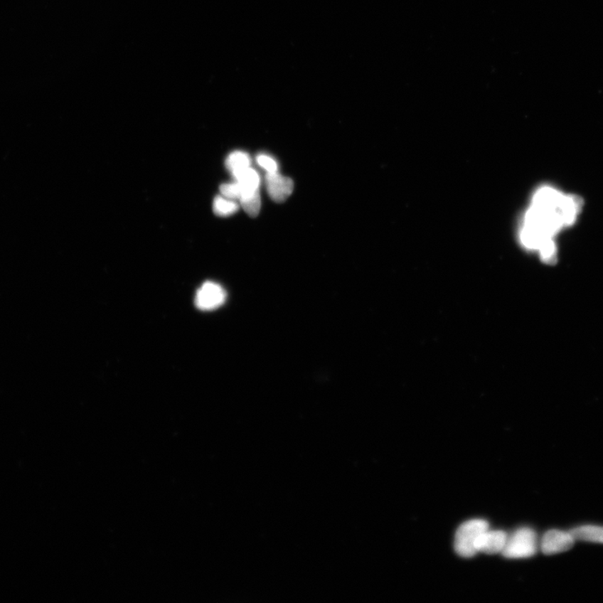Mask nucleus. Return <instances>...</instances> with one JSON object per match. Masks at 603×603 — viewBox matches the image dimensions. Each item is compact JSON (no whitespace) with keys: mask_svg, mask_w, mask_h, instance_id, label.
<instances>
[{"mask_svg":"<svg viewBox=\"0 0 603 603\" xmlns=\"http://www.w3.org/2000/svg\"><path fill=\"white\" fill-rule=\"evenodd\" d=\"M575 539L570 532L551 530L545 534L541 541V550L545 555H554L571 550Z\"/></svg>","mask_w":603,"mask_h":603,"instance_id":"5","label":"nucleus"},{"mask_svg":"<svg viewBox=\"0 0 603 603\" xmlns=\"http://www.w3.org/2000/svg\"><path fill=\"white\" fill-rule=\"evenodd\" d=\"M508 540V535L502 530L484 532L476 541L475 548L479 553L493 555L502 553Z\"/></svg>","mask_w":603,"mask_h":603,"instance_id":"7","label":"nucleus"},{"mask_svg":"<svg viewBox=\"0 0 603 603\" xmlns=\"http://www.w3.org/2000/svg\"><path fill=\"white\" fill-rule=\"evenodd\" d=\"M225 298V292L221 286L215 282H207L197 291L196 305L201 310H212L223 305Z\"/></svg>","mask_w":603,"mask_h":603,"instance_id":"4","label":"nucleus"},{"mask_svg":"<svg viewBox=\"0 0 603 603\" xmlns=\"http://www.w3.org/2000/svg\"><path fill=\"white\" fill-rule=\"evenodd\" d=\"M213 208L216 215L229 216L235 214L239 210V205L234 200L219 196L214 201Z\"/></svg>","mask_w":603,"mask_h":603,"instance_id":"11","label":"nucleus"},{"mask_svg":"<svg viewBox=\"0 0 603 603\" xmlns=\"http://www.w3.org/2000/svg\"><path fill=\"white\" fill-rule=\"evenodd\" d=\"M221 196L230 200H239L242 196V188L237 181L233 183H223L220 186Z\"/></svg>","mask_w":603,"mask_h":603,"instance_id":"12","label":"nucleus"},{"mask_svg":"<svg viewBox=\"0 0 603 603\" xmlns=\"http://www.w3.org/2000/svg\"><path fill=\"white\" fill-rule=\"evenodd\" d=\"M251 164L252 160L249 154L242 151H235L229 155L225 161L226 168L232 173L233 177L251 167Z\"/></svg>","mask_w":603,"mask_h":603,"instance_id":"9","label":"nucleus"},{"mask_svg":"<svg viewBox=\"0 0 603 603\" xmlns=\"http://www.w3.org/2000/svg\"><path fill=\"white\" fill-rule=\"evenodd\" d=\"M489 529V523L484 520H472L464 523L456 532L454 549L464 558L474 557L478 554L475 544L479 537Z\"/></svg>","mask_w":603,"mask_h":603,"instance_id":"2","label":"nucleus"},{"mask_svg":"<svg viewBox=\"0 0 603 603\" xmlns=\"http://www.w3.org/2000/svg\"><path fill=\"white\" fill-rule=\"evenodd\" d=\"M257 163L259 164V166L265 169L267 173H275L279 171V166H277L276 160L268 156V155H258L257 157Z\"/></svg>","mask_w":603,"mask_h":603,"instance_id":"13","label":"nucleus"},{"mask_svg":"<svg viewBox=\"0 0 603 603\" xmlns=\"http://www.w3.org/2000/svg\"><path fill=\"white\" fill-rule=\"evenodd\" d=\"M239 201L243 210L252 218H255L260 212L261 196L259 191L245 194L240 198Z\"/></svg>","mask_w":603,"mask_h":603,"instance_id":"10","label":"nucleus"},{"mask_svg":"<svg viewBox=\"0 0 603 603\" xmlns=\"http://www.w3.org/2000/svg\"><path fill=\"white\" fill-rule=\"evenodd\" d=\"M537 550L536 534L530 528H521L508 536L503 557L508 559H522L533 557Z\"/></svg>","mask_w":603,"mask_h":603,"instance_id":"3","label":"nucleus"},{"mask_svg":"<svg viewBox=\"0 0 603 603\" xmlns=\"http://www.w3.org/2000/svg\"><path fill=\"white\" fill-rule=\"evenodd\" d=\"M581 207L576 196H565L549 186L539 188L523 220L520 233L523 246L541 252L555 244V234L574 223Z\"/></svg>","mask_w":603,"mask_h":603,"instance_id":"1","label":"nucleus"},{"mask_svg":"<svg viewBox=\"0 0 603 603\" xmlns=\"http://www.w3.org/2000/svg\"><path fill=\"white\" fill-rule=\"evenodd\" d=\"M575 540L588 541V543H603V527L583 525L570 531Z\"/></svg>","mask_w":603,"mask_h":603,"instance_id":"8","label":"nucleus"},{"mask_svg":"<svg viewBox=\"0 0 603 603\" xmlns=\"http://www.w3.org/2000/svg\"><path fill=\"white\" fill-rule=\"evenodd\" d=\"M266 186L268 195L275 202H284L294 191V182L279 172L267 173Z\"/></svg>","mask_w":603,"mask_h":603,"instance_id":"6","label":"nucleus"}]
</instances>
